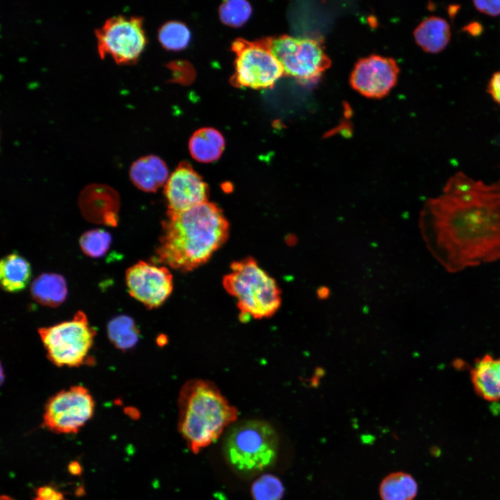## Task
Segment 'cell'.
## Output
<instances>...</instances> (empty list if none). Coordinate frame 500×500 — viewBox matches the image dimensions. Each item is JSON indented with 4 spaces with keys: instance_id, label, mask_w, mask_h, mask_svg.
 <instances>
[{
    "instance_id": "cell-3",
    "label": "cell",
    "mask_w": 500,
    "mask_h": 500,
    "mask_svg": "<svg viewBox=\"0 0 500 500\" xmlns=\"http://www.w3.org/2000/svg\"><path fill=\"white\" fill-rule=\"evenodd\" d=\"M178 405V431L194 453L218 439L238 415L217 386L202 379H191L183 385Z\"/></svg>"
},
{
    "instance_id": "cell-24",
    "label": "cell",
    "mask_w": 500,
    "mask_h": 500,
    "mask_svg": "<svg viewBox=\"0 0 500 500\" xmlns=\"http://www.w3.org/2000/svg\"><path fill=\"white\" fill-rule=\"evenodd\" d=\"M112 243L109 232L100 228L88 231L81 236L79 245L88 256L100 258L108 251Z\"/></svg>"
},
{
    "instance_id": "cell-11",
    "label": "cell",
    "mask_w": 500,
    "mask_h": 500,
    "mask_svg": "<svg viewBox=\"0 0 500 500\" xmlns=\"http://www.w3.org/2000/svg\"><path fill=\"white\" fill-rule=\"evenodd\" d=\"M125 281L129 294L149 309L162 305L173 290V276L168 268L145 261L128 268Z\"/></svg>"
},
{
    "instance_id": "cell-9",
    "label": "cell",
    "mask_w": 500,
    "mask_h": 500,
    "mask_svg": "<svg viewBox=\"0 0 500 500\" xmlns=\"http://www.w3.org/2000/svg\"><path fill=\"white\" fill-rule=\"evenodd\" d=\"M236 55L232 83L238 87L267 89L274 86L284 69L263 40L237 39L232 44Z\"/></svg>"
},
{
    "instance_id": "cell-14",
    "label": "cell",
    "mask_w": 500,
    "mask_h": 500,
    "mask_svg": "<svg viewBox=\"0 0 500 500\" xmlns=\"http://www.w3.org/2000/svg\"><path fill=\"white\" fill-rule=\"evenodd\" d=\"M78 205L86 220L110 226H117L119 197L110 186L99 183L86 186L79 195Z\"/></svg>"
},
{
    "instance_id": "cell-6",
    "label": "cell",
    "mask_w": 500,
    "mask_h": 500,
    "mask_svg": "<svg viewBox=\"0 0 500 500\" xmlns=\"http://www.w3.org/2000/svg\"><path fill=\"white\" fill-rule=\"evenodd\" d=\"M49 360L58 367L83 365L93 344L95 331L78 311L70 320L38 330Z\"/></svg>"
},
{
    "instance_id": "cell-33",
    "label": "cell",
    "mask_w": 500,
    "mask_h": 500,
    "mask_svg": "<svg viewBox=\"0 0 500 500\" xmlns=\"http://www.w3.org/2000/svg\"><path fill=\"white\" fill-rule=\"evenodd\" d=\"M297 240V238H295V236L291 235L289 236V238H288V243L289 244H296Z\"/></svg>"
},
{
    "instance_id": "cell-8",
    "label": "cell",
    "mask_w": 500,
    "mask_h": 500,
    "mask_svg": "<svg viewBox=\"0 0 500 500\" xmlns=\"http://www.w3.org/2000/svg\"><path fill=\"white\" fill-rule=\"evenodd\" d=\"M94 33L99 57L109 56L117 65L136 62L147 44L141 17L112 16Z\"/></svg>"
},
{
    "instance_id": "cell-22",
    "label": "cell",
    "mask_w": 500,
    "mask_h": 500,
    "mask_svg": "<svg viewBox=\"0 0 500 500\" xmlns=\"http://www.w3.org/2000/svg\"><path fill=\"white\" fill-rule=\"evenodd\" d=\"M108 335L119 349L128 350L138 342L139 330L133 319L126 315L113 318L108 324Z\"/></svg>"
},
{
    "instance_id": "cell-21",
    "label": "cell",
    "mask_w": 500,
    "mask_h": 500,
    "mask_svg": "<svg viewBox=\"0 0 500 500\" xmlns=\"http://www.w3.org/2000/svg\"><path fill=\"white\" fill-rule=\"evenodd\" d=\"M417 492L416 480L403 472L389 474L382 480L378 488L381 500H413Z\"/></svg>"
},
{
    "instance_id": "cell-29",
    "label": "cell",
    "mask_w": 500,
    "mask_h": 500,
    "mask_svg": "<svg viewBox=\"0 0 500 500\" xmlns=\"http://www.w3.org/2000/svg\"><path fill=\"white\" fill-rule=\"evenodd\" d=\"M35 500H64L61 492L50 486H43L38 489Z\"/></svg>"
},
{
    "instance_id": "cell-30",
    "label": "cell",
    "mask_w": 500,
    "mask_h": 500,
    "mask_svg": "<svg viewBox=\"0 0 500 500\" xmlns=\"http://www.w3.org/2000/svg\"><path fill=\"white\" fill-rule=\"evenodd\" d=\"M463 29L472 36H478L483 32L481 24L476 22L469 23Z\"/></svg>"
},
{
    "instance_id": "cell-23",
    "label": "cell",
    "mask_w": 500,
    "mask_h": 500,
    "mask_svg": "<svg viewBox=\"0 0 500 500\" xmlns=\"http://www.w3.org/2000/svg\"><path fill=\"white\" fill-rule=\"evenodd\" d=\"M158 36L161 45L165 49L179 51L188 46L191 34L183 23L172 21L164 24L160 28Z\"/></svg>"
},
{
    "instance_id": "cell-20",
    "label": "cell",
    "mask_w": 500,
    "mask_h": 500,
    "mask_svg": "<svg viewBox=\"0 0 500 500\" xmlns=\"http://www.w3.org/2000/svg\"><path fill=\"white\" fill-rule=\"evenodd\" d=\"M31 292L38 303L56 307L60 305L67 297V283L65 278L60 274L43 273L33 281Z\"/></svg>"
},
{
    "instance_id": "cell-17",
    "label": "cell",
    "mask_w": 500,
    "mask_h": 500,
    "mask_svg": "<svg viewBox=\"0 0 500 500\" xmlns=\"http://www.w3.org/2000/svg\"><path fill=\"white\" fill-rule=\"evenodd\" d=\"M414 38L424 51L438 53L443 51L450 41V25L440 17H427L414 31Z\"/></svg>"
},
{
    "instance_id": "cell-32",
    "label": "cell",
    "mask_w": 500,
    "mask_h": 500,
    "mask_svg": "<svg viewBox=\"0 0 500 500\" xmlns=\"http://www.w3.org/2000/svg\"><path fill=\"white\" fill-rule=\"evenodd\" d=\"M460 6L457 5L451 6L449 8L448 12L449 13V15L451 17H453L456 15V12L458 10Z\"/></svg>"
},
{
    "instance_id": "cell-34",
    "label": "cell",
    "mask_w": 500,
    "mask_h": 500,
    "mask_svg": "<svg viewBox=\"0 0 500 500\" xmlns=\"http://www.w3.org/2000/svg\"><path fill=\"white\" fill-rule=\"evenodd\" d=\"M1 500H14V499H12V498H10V497H8V496L2 495L1 497Z\"/></svg>"
},
{
    "instance_id": "cell-15",
    "label": "cell",
    "mask_w": 500,
    "mask_h": 500,
    "mask_svg": "<svg viewBox=\"0 0 500 500\" xmlns=\"http://www.w3.org/2000/svg\"><path fill=\"white\" fill-rule=\"evenodd\" d=\"M470 374L478 396L487 401L500 400V358L486 354L478 358Z\"/></svg>"
},
{
    "instance_id": "cell-18",
    "label": "cell",
    "mask_w": 500,
    "mask_h": 500,
    "mask_svg": "<svg viewBox=\"0 0 500 500\" xmlns=\"http://www.w3.org/2000/svg\"><path fill=\"white\" fill-rule=\"evenodd\" d=\"M31 278V265L19 253H11L1 260V285L6 292H17L25 289Z\"/></svg>"
},
{
    "instance_id": "cell-16",
    "label": "cell",
    "mask_w": 500,
    "mask_h": 500,
    "mask_svg": "<svg viewBox=\"0 0 500 500\" xmlns=\"http://www.w3.org/2000/svg\"><path fill=\"white\" fill-rule=\"evenodd\" d=\"M132 183L140 190L148 192H156L169 176L165 162L154 155L142 156L132 163L129 169Z\"/></svg>"
},
{
    "instance_id": "cell-12",
    "label": "cell",
    "mask_w": 500,
    "mask_h": 500,
    "mask_svg": "<svg viewBox=\"0 0 500 500\" xmlns=\"http://www.w3.org/2000/svg\"><path fill=\"white\" fill-rule=\"evenodd\" d=\"M167 212H183L208 202L209 188L202 177L187 162L179 163L164 188Z\"/></svg>"
},
{
    "instance_id": "cell-4",
    "label": "cell",
    "mask_w": 500,
    "mask_h": 500,
    "mask_svg": "<svg viewBox=\"0 0 500 500\" xmlns=\"http://www.w3.org/2000/svg\"><path fill=\"white\" fill-rule=\"evenodd\" d=\"M279 438L267 422L249 419L234 424L224 442L228 464L237 472L253 475L272 467L276 460Z\"/></svg>"
},
{
    "instance_id": "cell-5",
    "label": "cell",
    "mask_w": 500,
    "mask_h": 500,
    "mask_svg": "<svg viewBox=\"0 0 500 500\" xmlns=\"http://www.w3.org/2000/svg\"><path fill=\"white\" fill-rule=\"evenodd\" d=\"M225 290L237 300L240 316L261 319L273 316L281 304L276 281L251 257L234 261L222 280Z\"/></svg>"
},
{
    "instance_id": "cell-13",
    "label": "cell",
    "mask_w": 500,
    "mask_h": 500,
    "mask_svg": "<svg viewBox=\"0 0 500 500\" xmlns=\"http://www.w3.org/2000/svg\"><path fill=\"white\" fill-rule=\"evenodd\" d=\"M399 68L392 58L371 56L360 60L350 78L351 86L362 95L381 98L394 86Z\"/></svg>"
},
{
    "instance_id": "cell-27",
    "label": "cell",
    "mask_w": 500,
    "mask_h": 500,
    "mask_svg": "<svg viewBox=\"0 0 500 500\" xmlns=\"http://www.w3.org/2000/svg\"><path fill=\"white\" fill-rule=\"evenodd\" d=\"M473 4L478 11L483 14L491 17L500 15V0H476L473 1Z\"/></svg>"
},
{
    "instance_id": "cell-7",
    "label": "cell",
    "mask_w": 500,
    "mask_h": 500,
    "mask_svg": "<svg viewBox=\"0 0 500 500\" xmlns=\"http://www.w3.org/2000/svg\"><path fill=\"white\" fill-rule=\"evenodd\" d=\"M284 74L301 83H314L331 65L321 43L312 38L280 35L263 39Z\"/></svg>"
},
{
    "instance_id": "cell-25",
    "label": "cell",
    "mask_w": 500,
    "mask_h": 500,
    "mask_svg": "<svg viewBox=\"0 0 500 500\" xmlns=\"http://www.w3.org/2000/svg\"><path fill=\"white\" fill-rule=\"evenodd\" d=\"M283 493L284 488L281 480L269 474L258 478L251 488L253 500H281Z\"/></svg>"
},
{
    "instance_id": "cell-10",
    "label": "cell",
    "mask_w": 500,
    "mask_h": 500,
    "mask_svg": "<svg viewBox=\"0 0 500 500\" xmlns=\"http://www.w3.org/2000/svg\"><path fill=\"white\" fill-rule=\"evenodd\" d=\"M94 402L89 391L81 385L63 390L47 401L43 424L60 433H77L92 417Z\"/></svg>"
},
{
    "instance_id": "cell-31",
    "label": "cell",
    "mask_w": 500,
    "mask_h": 500,
    "mask_svg": "<svg viewBox=\"0 0 500 500\" xmlns=\"http://www.w3.org/2000/svg\"><path fill=\"white\" fill-rule=\"evenodd\" d=\"M69 471L72 474L78 475L81 472V467L78 462H72L69 465Z\"/></svg>"
},
{
    "instance_id": "cell-1",
    "label": "cell",
    "mask_w": 500,
    "mask_h": 500,
    "mask_svg": "<svg viewBox=\"0 0 500 500\" xmlns=\"http://www.w3.org/2000/svg\"><path fill=\"white\" fill-rule=\"evenodd\" d=\"M419 226L431 254L449 273L500 260V178L487 183L454 173L424 203Z\"/></svg>"
},
{
    "instance_id": "cell-28",
    "label": "cell",
    "mask_w": 500,
    "mask_h": 500,
    "mask_svg": "<svg viewBox=\"0 0 500 500\" xmlns=\"http://www.w3.org/2000/svg\"><path fill=\"white\" fill-rule=\"evenodd\" d=\"M487 91L492 99L500 106V70L492 74Z\"/></svg>"
},
{
    "instance_id": "cell-2",
    "label": "cell",
    "mask_w": 500,
    "mask_h": 500,
    "mask_svg": "<svg viewBox=\"0 0 500 500\" xmlns=\"http://www.w3.org/2000/svg\"><path fill=\"white\" fill-rule=\"evenodd\" d=\"M162 226L158 259L181 272L206 263L225 243L229 231L222 210L209 201L183 212H167Z\"/></svg>"
},
{
    "instance_id": "cell-26",
    "label": "cell",
    "mask_w": 500,
    "mask_h": 500,
    "mask_svg": "<svg viewBox=\"0 0 500 500\" xmlns=\"http://www.w3.org/2000/svg\"><path fill=\"white\" fill-rule=\"evenodd\" d=\"M251 7L246 1L230 0L222 3L219 14L222 22L231 27L243 25L250 17Z\"/></svg>"
},
{
    "instance_id": "cell-19",
    "label": "cell",
    "mask_w": 500,
    "mask_h": 500,
    "mask_svg": "<svg viewBox=\"0 0 500 500\" xmlns=\"http://www.w3.org/2000/svg\"><path fill=\"white\" fill-rule=\"evenodd\" d=\"M225 147L224 139L213 128H203L194 133L189 141V150L194 159L211 162L219 158Z\"/></svg>"
}]
</instances>
